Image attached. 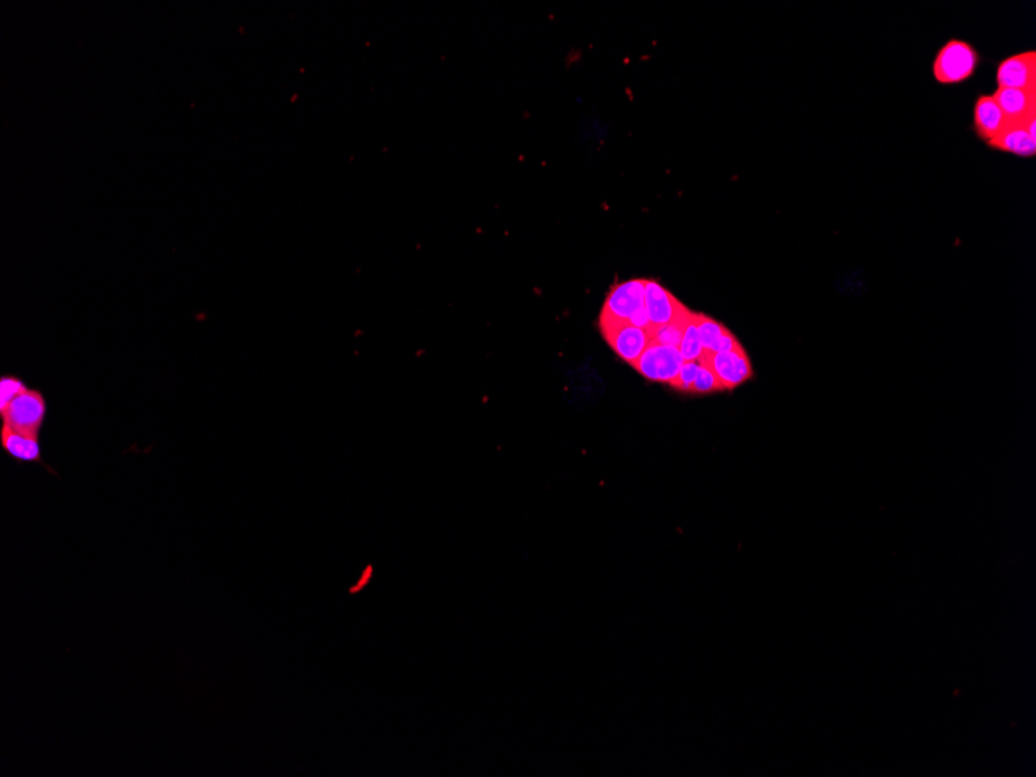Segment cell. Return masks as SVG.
<instances>
[{
  "instance_id": "7c38bea8",
  "label": "cell",
  "mask_w": 1036,
  "mask_h": 777,
  "mask_svg": "<svg viewBox=\"0 0 1036 777\" xmlns=\"http://www.w3.org/2000/svg\"><path fill=\"white\" fill-rule=\"evenodd\" d=\"M993 98L1004 112L1010 125L1023 123L1030 117H1036V92H1032V90L998 87Z\"/></svg>"
},
{
  "instance_id": "7a4b0ae2",
  "label": "cell",
  "mask_w": 1036,
  "mask_h": 777,
  "mask_svg": "<svg viewBox=\"0 0 1036 777\" xmlns=\"http://www.w3.org/2000/svg\"><path fill=\"white\" fill-rule=\"evenodd\" d=\"M599 326L608 346L615 351L619 359L629 363L630 367L652 342L649 329L638 328L630 322H613L599 318Z\"/></svg>"
},
{
  "instance_id": "8992f818",
  "label": "cell",
  "mask_w": 1036,
  "mask_h": 777,
  "mask_svg": "<svg viewBox=\"0 0 1036 777\" xmlns=\"http://www.w3.org/2000/svg\"><path fill=\"white\" fill-rule=\"evenodd\" d=\"M646 280H630L613 287L605 298L601 317L613 322H630L644 309Z\"/></svg>"
},
{
  "instance_id": "e0dca14e",
  "label": "cell",
  "mask_w": 1036,
  "mask_h": 777,
  "mask_svg": "<svg viewBox=\"0 0 1036 777\" xmlns=\"http://www.w3.org/2000/svg\"><path fill=\"white\" fill-rule=\"evenodd\" d=\"M702 363V362H700ZM715 391H723L722 385H720L719 379L712 373L711 368L706 367L705 363L700 365L697 377H695L694 384H692L689 394H711Z\"/></svg>"
},
{
  "instance_id": "6da1fadb",
  "label": "cell",
  "mask_w": 1036,
  "mask_h": 777,
  "mask_svg": "<svg viewBox=\"0 0 1036 777\" xmlns=\"http://www.w3.org/2000/svg\"><path fill=\"white\" fill-rule=\"evenodd\" d=\"M978 50L970 42L951 39L937 52L933 75L940 84H961L970 80L979 67Z\"/></svg>"
},
{
  "instance_id": "9a60e30c",
  "label": "cell",
  "mask_w": 1036,
  "mask_h": 777,
  "mask_svg": "<svg viewBox=\"0 0 1036 777\" xmlns=\"http://www.w3.org/2000/svg\"><path fill=\"white\" fill-rule=\"evenodd\" d=\"M27 390L28 385L21 377L14 376V374H4L0 377V415H4L11 402L18 399Z\"/></svg>"
},
{
  "instance_id": "52a82bcc",
  "label": "cell",
  "mask_w": 1036,
  "mask_h": 777,
  "mask_svg": "<svg viewBox=\"0 0 1036 777\" xmlns=\"http://www.w3.org/2000/svg\"><path fill=\"white\" fill-rule=\"evenodd\" d=\"M644 309L649 317L650 329L678 322V320H686L692 315L691 309L686 308L681 301L670 294L666 287L652 280H646Z\"/></svg>"
},
{
  "instance_id": "30bf717a",
  "label": "cell",
  "mask_w": 1036,
  "mask_h": 777,
  "mask_svg": "<svg viewBox=\"0 0 1036 777\" xmlns=\"http://www.w3.org/2000/svg\"><path fill=\"white\" fill-rule=\"evenodd\" d=\"M0 446L11 460L45 466L44 460H42L41 441H39V435H35V433L21 432L10 425L2 424Z\"/></svg>"
},
{
  "instance_id": "3957f363",
  "label": "cell",
  "mask_w": 1036,
  "mask_h": 777,
  "mask_svg": "<svg viewBox=\"0 0 1036 777\" xmlns=\"http://www.w3.org/2000/svg\"><path fill=\"white\" fill-rule=\"evenodd\" d=\"M49 413V404L44 393L35 388H28L18 399L11 402L4 415H0L2 424L10 425L21 432L39 435Z\"/></svg>"
},
{
  "instance_id": "ac0fdd59",
  "label": "cell",
  "mask_w": 1036,
  "mask_h": 777,
  "mask_svg": "<svg viewBox=\"0 0 1036 777\" xmlns=\"http://www.w3.org/2000/svg\"><path fill=\"white\" fill-rule=\"evenodd\" d=\"M700 360H688L683 363L680 373H678L677 379L670 384V387L675 390L683 391V393H689L692 384H694L695 377H697L698 370H700Z\"/></svg>"
},
{
  "instance_id": "5bb4252c",
  "label": "cell",
  "mask_w": 1036,
  "mask_h": 777,
  "mask_svg": "<svg viewBox=\"0 0 1036 777\" xmlns=\"http://www.w3.org/2000/svg\"><path fill=\"white\" fill-rule=\"evenodd\" d=\"M694 315V312H692ZM691 317L686 320H678V322L667 323V325L658 326V328L650 329V337H652V343L664 346H674V348H680L681 340H683L684 331L686 326L691 322Z\"/></svg>"
},
{
  "instance_id": "5b68a950",
  "label": "cell",
  "mask_w": 1036,
  "mask_h": 777,
  "mask_svg": "<svg viewBox=\"0 0 1036 777\" xmlns=\"http://www.w3.org/2000/svg\"><path fill=\"white\" fill-rule=\"evenodd\" d=\"M683 363L684 360L678 348L650 342L632 367L647 380L670 387V384L677 379Z\"/></svg>"
},
{
  "instance_id": "4fadbf2b",
  "label": "cell",
  "mask_w": 1036,
  "mask_h": 777,
  "mask_svg": "<svg viewBox=\"0 0 1036 777\" xmlns=\"http://www.w3.org/2000/svg\"><path fill=\"white\" fill-rule=\"evenodd\" d=\"M695 325L703 345V353H725L742 345L733 332L709 315L695 314Z\"/></svg>"
},
{
  "instance_id": "2e32d148",
  "label": "cell",
  "mask_w": 1036,
  "mask_h": 777,
  "mask_svg": "<svg viewBox=\"0 0 1036 777\" xmlns=\"http://www.w3.org/2000/svg\"><path fill=\"white\" fill-rule=\"evenodd\" d=\"M678 351H680L684 362L700 360V357L703 356V345L700 342L697 325H695V314L692 315L691 322L686 326V331H684L683 340H681Z\"/></svg>"
},
{
  "instance_id": "ba28073f",
  "label": "cell",
  "mask_w": 1036,
  "mask_h": 777,
  "mask_svg": "<svg viewBox=\"0 0 1036 777\" xmlns=\"http://www.w3.org/2000/svg\"><path fill=\"white\" fill-rule=\"evenodd\" d=\"M998 87L1010 89L1032 90L1036 92V53H1018L1001 61L996 70Z\"/></svg>"
},
{
  "instance_id": "277c9868",
  "label": "cell",
  "mask_w": 1036,
  "mask_h": 777,
  "mask_svg": "<svg viewBox=\"0 0 1036 777\" xmlns=\"http://www.w3.org/2000/svg\"><path fill=\"white\" fill-rule=\"evenodd\" d=\"M700 362L711 368L712 373L719 379L723 391L736 390L754 376L750 356L742 345L731 351H725V353H703Z\"/></svg>"
},
{
  "instance_id": "8fae6325",
  "label": "cell",
  "mask_w": 1036,
  "mask_h": 777,
  "mask_svg": "<svg viewBox=\"0 0 1036 777\" xmlns=\"http://www.w3.org/2000/svg\"><path fill=\"white\" fill-rule=\"evenodd\" d=\"M1009 120L993 95H981L974 104V129L984 142L990 143L1009 126Z\"/></svg>"
},
{
  "instance_id": "9c48e42d",
  "label": "cell",
  "mask_w": 1036,
  "mask_h": 777,
  "mask_svg": "<svg viewBox=\"0 0 1036 777\" xmlns=\"http://www.w3.org/2000/svg\"><path fill=\"white\" fill-rule=\"evenodd\" d=\"M990 148L1009 152L1019 157H1033L1036 154V117L1023 123H1012L1001 135L987 143Z\"/></svg>"
}]
</instances>
